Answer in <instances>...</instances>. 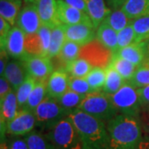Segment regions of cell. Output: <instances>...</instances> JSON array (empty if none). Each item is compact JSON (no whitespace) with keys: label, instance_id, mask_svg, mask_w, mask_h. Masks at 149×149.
Here are the masks:
<instances>
[{"label":"cell","instance_id":"obj_1","mask_svg":"<svg viewBox=\"0 0 149 149\" xmlns=\"http://www.w3.org/2000/svg\"><path fill=\"white\" fill-rule=\"evenodd\" d=\"M106 149H137L143 138L139 118L118 113L106 122Z\"/></svg>","mask_w":149,"mask_h":149},{"label":"cell","instance_id":"obj_2","mask_svg":"<svg viewBox=\"0 0 149 149\" xmlns=\"http://www.w3.org/2000/svg\"><path fill=\"white\" fill-rule=\"evenodd\" d=\"M80 135L84 149H106L108 131L106 123L80 109H75L67 116Z\"/></svg>","mask_w":149,"mask_h":149},{"label":"cell","instance_id":"obj_3","mask_svg":"<svg viewBox=\"0 0 149 149\" xmlns=\"http://www.w3.org/2000/svg\"><path fill=\"white\" fill-rule=\"evenodd\" d=\"M42 133L56 149H84L80 135L68 117Z\"/></svg>","mask_w":149,"mask_h":149},{"label":"cell","instance_id":"obj_4","mask_svg":"<svg viewBox=\"0 0 149 149\" xmlns=\"http://www.w3.org/2000/svg\"><path fill=\"white\" fill-rule=\"evenodd\" d=\"M78 109L105 123L118 114L113 105L111 95L103 91L87 94Z\"/></svg>","mask_w":149,"mask_h":149},{"label":"cell","instance_id":"obj_5","mask_svg":"<svg viewBox=\"0 0 149 149\" xmlns=\"http://www.w3.org/2000/svg\"><path fill=\"white\" fill-rule=\"evenodd\" d=\"M37 125L42 133L55 126L58 122L69 115L60 105L56 99L47 95L43 101L37 106L34 111Z\"/></svg>","mask_w":149,"mask_h":149},{"label":"cell","instance_id":"obj_6","mask_svg":"<svg viewBox=\"0 0 149 149\" xmlns=\"http://www.w3.org/2000/svg\"><path fill=\"white\" fill-rule=\"evenodd\" d=\"M111 97L118 113L139 118L141 105L137 89L128 81H125L116 93L111 95Z\"/></svg>","mask_w":149,"mask_h":149},{"label":"cell","instance_id":"obj_7","mask_svg":"<svg viewBox=\"0 0 149 149\" xmlns=\"http://www.w3.org/2000/svg\"><path fill=\"white\" fill-rule=\"evenodd\" d=\"M113 53L97 39L80 49L79 58L86 60L93 67L106 68L111 62Z\"/></svg>","mask_w":149,"mask_h":149},{"label":"cell","instance_id":"obj_8","mask_svg":"<svg viewBox=\"0 0 149 149\" xmlns=\"http://www.w3.org/2000/svg\"><path fill=\"white\" fill-rule=\"evenodd\" d=\"M22 61L27 70V74L37 81L48 80L53 72V62L48 56H38L28 54Z\"/></svg>","mask_w":149,"mask_h":149},{"label":"cell","instance_id":"obj_9","mask_svg":"<svg viewBox=\"0 0 149 149\" xmlns=\"http://www.w3.org/2000/svg\"><path fill=\"white\" fill-rule=\"evenodd\" d=\"M52 37V28L42 25L35 33L27 34L25 48L28 54L38 56H47Z\"/></svg>","mask_w":149,"mask_h":149},{"label":"cell","instance_id":"obj_10","mask_svg":"<svg viewBox=\"0 0 149 149\" xmlns=\"http://www.w3.org/2000/svg\"><path fill=\"white\" fill-rule=\"evenodd\" d=\"M37 125L33 112L20 109L17 115L7 123L6 133L9 136L24 137L34 130Z\"/></svg>","mask_w":149,"mask_h":149},{"label":"cell","instance_id":"obj_11","mask_svg":"<svg viewBox=\"0 0 149 149\" xmlns=\"http://www.w3.org/2000/svg\"><path fill=\"white\" fill-rule=\"evenodd\" d=\"M56 2L57 14L61 25H74L81 23L95 27L90 17L85 12L69 5L64 0H56Z\"/></svg>","mask_w":149,"mask_h":149},{"label":"cell","instance_id":"obj_12","mask_svg":"<svg viewBox=\"0 0 149 149\" xmlns=\"http://www.w3.org/2000/svg\"><path fill=\"white\" fill-rule=\"evenodd\" d=\"M16 23L26 35L37 32L42 27V22L36 3H25L17 16Z\"/></svg>","mask_w":149,"mask_h":149},{"label":"cell","instance_id":"obj_13","mask_svg":"<svg viewBox=\"0 0 149 149\" xmlns=\"http://www.w3.org/2000/svg\"><path fill=\"white\" fill-rule=\"evenodd\" d=\"M66 40L77 43L80 47L89 44L96 38L95 28L85 24L62 25Z\"/></svg>","mask_w":149,"mask_h":149},{"label":"cell","instance_id":"obj_14","mask_svg":"<svg viewBox=\"0 0 149 149\" xmlns=\"http://www.w3.org/2000/svg\"><path fill=\"white\" fill-rule=\"evenodd\" d=\"M26 34L17 26H13L11 29L7 40L5 50L13 59L22 61L28 53L25 48Z\"/></svg>","mask_w":149,"mask_h":149},{"label":"cell","instance_id":"obj_15","mask_svg":"<svg viewBox=\"0 0 149 149\" xmlns=\"http://www.w3.org/2000/svg\"><path fill=\"white\" fill-rule=\"evenodd\" d=\"M35 3L37 7L42 25L52 29L61 25L57 14L56 0H37Z\"/></svg>","mask_w":149,"mask_h":149},{"label":"cell","instance_id":"obj_16","mask_svg":"<svg viewBox=\"0 0 149 149\" xmlns=\"http://www.w3.org/2000/svg\"><path fill=\"white\" fill-rule=\"evenodd\" d=\"M0 122H1V137H4L7 123L15 117L20 109L16 93L12 91L2 100H0Z\"/></svg>","mask_w":149,"mask_h":149},{"label":"cell","instance_id":"obj_17","mask_svg":"<svg viewBox=\"0 0 149 149\" xmlns=\"http://www.w3.org/2000/svg\"><path fill=\"white\" fill-rule=\"evenodd\" d=\"M70 75L65 70H56L47 81V95L59 99L69 90Z\"/></svg>","mask_w":149,"mask_h":149},{"label":"cell","instance_id":"obj_18","mask_svg":"<svg viewBox=\"0 0 149 149\" xmlns=\"http://www.w3.org/2000/svg\"><path fill=\"white\" fill-rule=\"evenodd\" d=\"M2 76L5 77L10 83L13 90L16 91L27 78V72L22 61L13 59L8 61L4 73Z\"/></svg>","mask_w":149,"mask_h":149},{"label":"cell","instance_id":"obj_19","mask_svg":"<svg viewBox=\"0 0 149 149\" xmlns=\"http://www.w3.org/2000/svg\"><path fill=\"white\" fill-rule=\"evenodd\" d=\"M86 5V13L92 21L95 28H97L108 15L112 12V9L106 5L104 0H84Z\"/></svg>","mask_w":149,"mask_h":149},{"label":"cell","instance_id":"obj_20","mask_svg":"<svg viewBox=\"0 0 149 149\" xmlns=\"http://www.w3.org/2000/svg\"><path fill=\"white\" fill-rule=\"evenodd\" d=\"M146 43L147 41L133 43L118 50L117 52L113 54H116L136 65H139L146 59Z\"/></svg>","mask_w":149,"mask_h":149},{"label":"cell","instance_id":"obj_21","mask_svg":"<svg viewBox=\"0 0 149 149\" xmlns=\"http://www.w3.org/2000/svg\"><path fill=\"white\" fill-rule=\"evenodd\" d=\"M81 47L77 43L71 42L69 40H65V42L62 46L61 52L56 59L58 62L56 70H65L66 65L70 62L79 58Z\"/></svg>","mask_w":149,"mask_h":149},{"label":"cell","instance_id":"obj_22","mask_svg":"<svg viewBox=\"0 0 149 149\" xmlns=\"http://www.w3.org/2000/svg\"><path fill=\"white\" fill-rule=\"evenodd\" d=\"M96 39L102 43L104 47L112 51L113 53L117 52L118 47V32L113 30L109 25L104 22L97 27Z\"/></svg>","mask_w":149,"mask_h":149},{"label":"cell","instance_id":"obj_23","mask_svg":"<svg viewBox=\"0 0 149 149\" xmlns=\"http://www.w3.org/2000/svg\"><path fill=\"white\" fill-rule=\"evenodd\" d=\"M121 9L128 17L134 20L149 14V0H126Z\"/></svg>","mask_w":149,"mask_h":149},{"label":"cell","instance_id":"obj_24","mask_svg":"<svg viewBox=\"0 0 149 149\" xmlns=\"http://www.w3.org/2000/svg\"><path fill=\"white\" fill-rule=\"evenodd\" d=\"M22 0H0V16L12 27L15 26L17 16L22 9Z\"/></svg>","mask_w":149,"mask_h":149},{"label":"cell","instance_id":"obj_25","mask_svg":"<svg viewBox=\"0 0 149 149\" xmlns=\"http://www.w3.org/2000/svg\"><path fill=\"white\" fill-rule=\"evenodd\" d=\"M47 81L48 80L37 81L36 85L32 90L31 95H29L26 104L22 109L34 113L37 106L47 95Z\"/></svg>","mask_w":149,"mask_h":149},{"label":"cell","instance_id":"obj_26","mask_svg":"<svg viewBox=\"0 0 149 149\" xmlns=\"http://www.w3.org/2000/svg\"><path fill=\"white\" fill-rule=\"evenodd\" d=\"M105 71H106V80L103 91H104L109 95H113L122 87V85L125 82V80L113 67L111 64L109 65L105 68Z\"/></svg>","mask_w":149,"mask_h":149},{"label":"cell","instance_id":"obj_27","mask_svg":"<svg viewBox=\"0 0 149 149\" xmlns=\"http://www.w3.org/2000/svg\"><path fill=\"white\" fill-rule=\"evenodd\" d=\"M110 64L121 74V76L125 80V81H128L133 77L139 66L125 59L122 58L121 56H118L116 54L113 55V58Z\"/></svg>","mask_w":149,"mask_h":149},{"label":"cell","instance_id":"obj_28","mask_svg":"<svg viewBox=\"0 0 149 149\" xmlns=\"http://www.w3.org/2000/svg\"><path fill=\"white\" fill-rule=\"evenodd\" d=\"M65 40V34L62 25H59L56 27L52 29V37L50 47L48 51V57L51 59L56 57L61 52V50Z\"/></svg>","mask_w":149,"mask_h":149},{"label":"cell","instance_id":"obj_29","mask_svg":"<svg viewBox=\"0 0 149 149\" xmlns=\"http://www.w3.org/2000/svg\"><path fill=\"white\" fill-rule=\"evenodd\" d=\"M86 95H81L79 93H76L71 90H68L64 95L57 99V101L60 105L64 109L65 111L71 113L75 109H78L82 100H84Z\"/></svg>","mask_w":149,"mask_h":149},{"label":"cell","instance_id":"obj_30","mask_svg":"<svg viewBox=\"0 0 149 149\" xmlns=\"http://www.w3.org/2000/svg\"><path fill=\"white\" fill-rule=\"evenodd\" d=\"M104 22L108 25H109L113 30L118 32L124 27L132 24L133 20L128 17V16L123 12L122 9L119 8L112 11Z\"/></svg>","mask_w":149,"mask_h":149},{"label":"cell","instance_id":"obj_31","mask_svg":"<svg viewBox=\"0 0 149 149\" xmlns=\"http://www.w3.org/2000/svg\"><path fill=\"white\" fill-rule=\"evenodd\" d=\"M92 69V65L82 58H78L70 62L65 67V70L70 76L74 78H85Z\"/></svg>","mask_w":149,"mask_h":149},{"label":"cell","instance_id":"obj_32","mask_svg":"<svg viewBox=\"0 0 149 149\" xmlns=\"http://www.w3.org/2000/svg\"><path fill=\"white\" fill-rule=\"evenodd\" d=\"M24 138L29 149H56L53 144L40 131L33 130Z\"/></svg>","mask_w":149,"mask_h":149},{"label":"cell","instance_id":"obj_33","mask_svg":"<svg viewBox=\"0 0 149 149\" xmlns=\"http://www.w3.org/2000/svg\"><path fill=\"white\" fill-rule=\"evenodd\" d=\"M85 80L90 85L91 91H102L105 85L106 80V71L105 68L102 67H93L90 73L86 75Z\"/></svg>","mask_w":149,"mask_h":149},{"label":"cell","instance_id":"obj_34","mask_svg":"<svg viewBox=\"0 0 149 149\" xmlns=\"http://www.w3.org/2000/svg\"><path fill=\"white\" fill-rule=\"evenodd\" d=\"M134 88L139 89L149 85V61L144 60L143 62L138 66L133 77L128 80Z\"/></svg>","mask_w":149,"mask_h":149},{"label":"cell","instance_id":"obj_35","mask_svg":"<svg viewBox=\"0 0 149 149\" xmlns=\"http://www.w3.org/2000/svg\"><path fill=\"white\" fill-rule=\"evenodd\" d=\"M132 26L136 35V42L149 40V14L133 20Z\"/></svg>","mask_w":149,"mask_h":149},{"label":"cell","instance_id":"obj_36","mask_svg":"<svg viewBox=\"0 0 149 149\" xmlns=\"http://www.w3.org/2000/svg\"><path fill=\"white\" fill-rule=\"evenodd\" d=\"M36 83H37V80L34 78H32V76L27 74V78L23 81V83L15 91L17 98L18 105H19L20 109L23 108L24 105L26 104L27 100L29 98V95H31L32 90L34 89V87L36 85Z\"/></svg>","mask_w":149,"mask_h":149},{"label":"cell","instance_id":"obj_37","mask_svg":"<svg viewBox=\"0 0 149 149\" xmlns=\"http://www.w3.org/2000/svg\"><path fill=\"white\" fill-rule=\"evenodd\" d=\"M133 43H136V35L132 24H130L118 32V47L119 50Z\"/></svg>","mask_w":149,"mask_h":149},{"label":"cell","instance_id":"obj_38","mask_svg":"<svg viewBox=\"0 0 149 149\" xmlns=\"http://www.w3.org/2000/svg\"><path fill=\"white\" fill-rule=\"evenodd\" d=\"M69 90L81 95H87L92 92L90 85L85 78H74L70 76Z\"/></svg>","mask_w":149,"mask_h":149},{"label":"cell","instance_id":"obj_39","mask_svg":"<svg viewBox=\"0 0 149 149\" xmlns=\"http://www.w3.org/2000/svg\"><path fill=\"white\" fill-rule=\"evenodd\" d=\"M12 26L4 18L0 17V47L1 50H5L7 40L9 35Z\"/></svg>","mask_w":149,"mask_h":149},{"label":"cell","instance_id":"obj_40","mask_svg":"<svg viewBox=\"0 0 149 149\" xmlns=\"http://www.w3.org/2000/svg\"><path fill=\"white\" fill-rule=\"evenodd\" d=\"M141 109H149V85L137 89Z\"/></svg>","mask_w":149,"mask_h":149},{"label":"cell","instance_id":"obj_41","mask_svg":"<svg viewBox=\"0 0 149 149\" xmlns=\"http://www.w3.org/2000/svg\"><path fill=\"white\" fill-rule=\"evenodd\" d=\"M12 139L8 141L9 149H29L25 138L20 136H11Z\"/></svg>","mask_w":149,"mask_h":149},{"label":"cell","instance_id":"obj_42","mask_svg":"<svg viewBox=\"0 0 149 149\" xmlns=\"http://www.w3.org/2000/svg\"><path fill=\"white\" fill-rule=\"evenodd\" d=\"M13 91L10 83L8 81L5 77L1 76L0 78V100H3L11 91Z\"/></svg>","mask_w":149,"mask_h":149},{"label":"cell","instance_id":"obj_43","mask_svg":"<svg viewBox=\"0 0 149 149\" xmlns=\"http://www.w3.org/2000/svg\"><path fill=\"white\" fill-rule=\"evenodd\" d=\"M139 119L142 124L143 130L146 133L147 136L149 137V109H141Z\"/></svg>","mask_w":149,"mask_h":149},{"label":"cell","instance_id":"obj_44","mask_svg":"<svg viewBox=\"0 0 149 149\" xmlns=\"http://www.w3.org/2000/svg\"><path fill=\"white\" fill-rule=\"evenodd\" d=\"M1 57H0V74L1 76L4 73L7 65L8 63V56L9 55L6 50H1Z\"/></svg>","mask_w":149,"mask_h":149},{"label":"cell","instance_id":"obj_45","mask_svg":"<svg viewBox=\"0 0 149 149\" xmlns=\"http://www.w3.org/2000/svg\"><path fill=\"white\" fill-rule=\"evenodd\" d=\"M64 1L65 3H67L69 5L86 13V5L84 0H64Z\"/></svg>","mask_w":149,"mask_h":149},{"label":"cell","instance_id":"obj_46","mask_svg":"<svg viewBox=\"0 0 149 149\" xmlns=\"http://www.w3.org/2000/svg\"><path fill=\"white\" fill-rule=\"evenodd\" d=\"M125 2L126 0H106V3H108L109 7L113 10L121 8Z\"/></svg>","mask_w":149,"mask_h":149},{"label":"cell","instance_id":"obj_47","mask_svg":"<svg viewBox=\"0 0 149 149\" xmlns=\"http://www.w3.org/2000/svg\"><path fill=\"white\" fill-rule=\"evenodd\" d=\"M137 149H149V137H143Z\"/></svg>","mask_w":149,"mask_h":149},{"label":"cell","instance_id":"obj_48","mask_svg":"<svg viewBox=\"0 0 149 149\" xmlns=\"http://www.w3.org/2000/svg\"><path fill=\"white\" fill-rule=\"evenodd\" d=\"M0 149H9L8 142L7 141L5 136L1 137V143H0Z\"/></svg>","mask_w":149,"mask_h":149},{"label":"cell","instance_id":"obj_49","mask_svg":"<svg viewBox=\"0 0 149 149\" xmlns=\"http://www.w3.org/2000/svg\"><path fill=\"white\" fill-rule=\"evenodd\" d=\"M146 60L149 61V40L146 43Z\"/></svg>","mask_w":149,"mask_h":149},{"label":"cell","instance_id":"obj_50","mask_svg":"<svg viewBox=\"0 0 149 149\" xmlns=\"http://www.w3.org/2000/svg\"><path fill=\"white\" fill-rule=\"evenodd\" d=\"M36 1L37 0H24L25 3H36Z\"/></svg>","mask_w":149,"mask_h":149}]
</instances>
